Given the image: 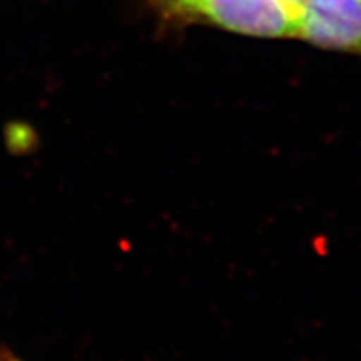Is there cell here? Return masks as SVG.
I'll return each instance as SVG.
<instances>
[{
    "label": "cell",
    "instance_id": "cell-1",
    "mask_svg": "<svg viewBox=\"0 0 361 361\" xmlns=\"http://www.w3.org/2000/svg\"><path fill=\"white\" fill-rule=\"evenodd\" d=\"M168 11L255 37H295L296 19L281 0H164Z\"/></svg>",
    "mask_w": 361,
    "mask_h": 361
},
{
    "label": "cell",
    "instance_id": "cell-2",
    "mask_svg": "<svg viewBox=\"0 0 361 361\" xmlns=\"http://www.w3.org/2000/svg\"><path fill=\"white\" fill-rule=\"evenodd\" d=\"M324 49L361 54V0H306L296 35Z\"/></svg>",
    "mask_w": 361,
    "mask_h": 361
},
{
    "label": "cell",
    "instance_id": "cell-3",
    "mask_svg": "<svg viewBox=\"0 0 361 361\" xmlns=\"http://www.w3.org/2000/svg\"><path fill=\"white\" fill-rule=\"evenodd\" d=\"M281 2L288 7V11L293 13V17L298 19V16H300L301 8H303L306 0H281Z\"/></svg>",
    "mask_w": 361,
    "mask_h": 361
},
{
    "label": "cell",
    "instance_id": "cell-4",
    "mask_svg": "<svg viewBox=\"0 0 361 361\" xmlns=\"http://www.w3.org/2000/svg\"><path fill=\"white\" fill-rule=\"evenodd\" d=\"M0 361H20V360H17L16 356H12L11 353H7V351H6V353H4V351H2V353H0Z\"/></svg>",
    "mask_w": 361,
    "mask_h": 361
},
{
    "label": "cell",
    "instance_id": "cell-5",
    "mask_svg": "<svg viewBox=\"0 0 361 361\" xmlns=\"http://www.w3.org/2000/svg\"><path fill=\"white\" fill-rule=\"evenodd\" d=\"M159 2H161V4H162V2H164V0H159Z\"/></svg>",
    "mask_w": 361,
    "mask_h": 361
}]
</instances>
